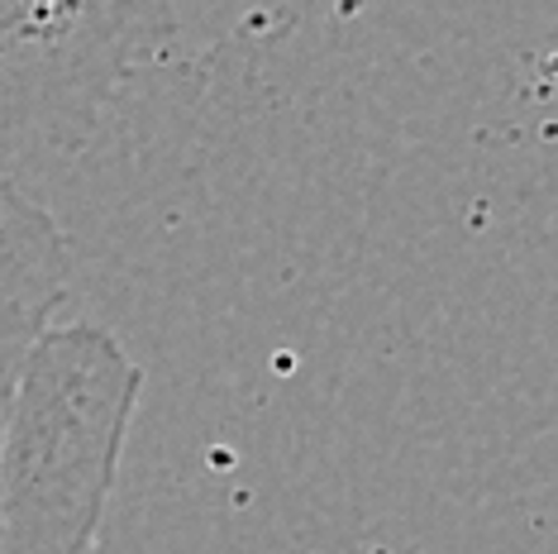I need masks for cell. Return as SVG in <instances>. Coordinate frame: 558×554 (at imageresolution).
I'll return each instance as SVG.
<instances>
[{"mask_svg":"<svg viewBox=\"0 0 558 554\" xmlns=\"http://www.w3.org/2000/svg\"><path fill=\"white\" fill-rule=\"evenodd\" d=\"M144 369L110 330L53 325L0 425V554H92L120 483Z\"/></svg>","mask_w":558,"mask_h":554,"instance_id":"1","label":"cell"},{"mask_svg":"<svg viewBox=\"0 0 558 554\" xmlns=\"http://www.w3.org/2000/svg\"><path fill=\"white\" fill-rule=\"evenodd\" d=\"M172 44L177 10L154 0H0V178L72 162Z\"/></svg>","mask_w":558,"mask_h":554,"instance_id":"2","label":"cell"},{"mask_svg":"<svg viewBox=\"0 0 558 554\" xmlns=\"http://www.w3.org/2000/svg\"><path fill=\"white\" fill-rule=\"evenodd\" d=\"M68 277V234L20 182L0 178V425L24 363L58 325Z\"/></svg>","mask_w":558,"mask_h":554,"instance_id":"3","label":"cell"}]
</instances>
